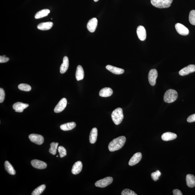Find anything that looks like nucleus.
Segmentation results:
<instances>
[{"label": "nucleus", "instance_id": "7ed1b4c3", "mask_svg": "<svg viewBox=\"0 0 195 195\" xmlns=\"http://www.w3.org/2000/svg\"><path fill=\"white\" fill-rule=\"evenodd\" d=\"M178 97V93L173 89H169L166 91L164 96V100L166 103H171L175 101Z\"/></svg>", "mask_w": 195, "mask_h": 195}, {"label": "nucleus", "instance_id": "4468645a", "mask_svg": "<svg viewBox=\"0 0 195 195\" xmlns=\"http://www.w3.org/2000/svg\"><path fill=\"white\" fill-rule=\"evenodd\" d=\"M31 163L33 167L38 169H45L47 166V164L46 163L36 159L32 161Z\"/></svg>", "mask_w": 195, "mask_h": 195}, {"label": "nucleus", "instance_id": "ddd939ff", "mask_svg": "<svg viewBox=\"0 0 195 195\" xmlns=\"http://www.w3.org/2000/svg\"><path fill=\"white\" fill-rule=\"evenodd\" d=\"M29 106L28 104L24 103L22 102H18L14 104L13 108L16 112L22 113L24 110Z\"/></svg>", "mask_w": 195, "mask_h": 195}, {"label": "nucleus", "instance_id": "dca6fc26", "mask_svg": "<svg viewBox=\"0 0 195 195\" xmlns=\"http://www.w3.org/2000/svg\"><path fill=\"white\" fill-rule=\"evenodd\" d=\"M82 168V164L81 161H77L73 166L72 172L74 175H77L81 171Z\"/></svg>", "mask_w": 195, "mask_h": 195}, {"label": "nucleus", "instance_id": "473e14b6", "mask_svg": "<svg viewBox=\"0 0 195 195\" xmlns=\"http://www.w3.org/2000/svg\"><path fill=\"white\" fill-rule=\"evenodd\" d=\"M161 172L159 170H157L151 173V177L153 180L156 181L159 179V177L161 176Z\"/></svg>", "mask_w": 195, "mask_h": 195}, {"label": "nucleus", "instance_id": "4be33fe9", "mask_svg": "<svg viewBox=\"0 0 195 195\" xmlns=\"http://www.w3.org/2000/svg\"><path fill=\"white\" fill-rule=\"evenodd\" d=\"M53 25V23L51 22H45L39 24L38 25V29L42 30H46L51 29Z\"/></svg>", "mask_w": 195, "mask_h": 195}, {"label": "nucleus", "instance_id": "412c9836", "mask_svg": "<svg viewBox=\"0 0 195 195\" xmlns=\"http://www.w3.org/2000/svg\"><path fill=\"white\" fill-rule=\"evenodd\" d=\"M84 72L82 67L80 65H78L76 73V80L78 81L84 79Z\"/></svg>", "mask_w": 195, "mask_h": 195}, {"label": "nucleus", "instance_id": "a211bd4d", "mask_svg": "<svg viewBox=\"0 0 195 195\" xmlns=\"http://www.w3.org/2000/svg\"><path fill=\"white\" fill-rule=\"evenodd\" d=\"M177 137L176 134L173 133L167 132L161 135V139L164 141H167L175 140Z\"/></svg>", "mask_w": 195, "mask_h": 195}, {"label": "nucleus", "instance_id": "c9c22d12", "mask_svg": "<svg viewBox=\"0 0 195 195\" xmlns=\"http://www.w3.org/2000/svg\"><path fill=\"white\" fill-rule=\"evenodd\" d=\"M9 60V57H6L5 55L0 56V63H6Z\"/></svg>", "mask_w": 195, "mask_h": 195}, {"label": "nucleus", "instance_id": "5701e85b", "mask_svg": "<svg viewBox=\"0 0 195 195\" xmlns=\"http://www.w3.org/2000/svg\"><path fill=\"white\" fill-rule=\"evenodd\" d=\"M98 136V130L97 128H94L91 130L90 136H89V141L92 144H94L96 142Z\"/></svg>", "mask_w": 195, "mask_h": 195}, {"label": "nucleus", "instance_id": "6ab92c4d", "mask_svg": "<svg viewBox=\"0 0 195 195\" xmlns=\"http://www.w3.org/2000/svg\"><path fill=\"white\" fill-rule=\"evenodd\" d=\"M113 94L112 89L110 87H105L101 89L99 92L100 96L107 97L111 96Z\"/></svg>", "mask_w": 195, "mask_h": 195}, {"label": "nucleus", "instance_id": "2f4dec72", "mask_svg": "<svg viewBox=\"0 0 195 195\" xmlns=\"http://www.w3.org/2000/svg\"><path fill=\"white\" fill-rule=\"evenodd\" d=\"M58 151L60 153V158H63L67 155V151L66 149L63 146H60L58 148Z\"/></svg>", "mask_w": 195, "mask_h": 195}, {"label": "nucleus", "instance_id": "b1692460", "mask_svg": "<svg viewBox=\"0 0 195 195\" xmlns=\"http://www.w3.org/2000/svg\"><path fill=\"white\" fill-rule=\"evenodd\" d=\"M69 67V60L67 56L64 57L63 63L62 64L60 67V72L63 74L67 71Z\"/></svg>", "mask_w": 195, "mask_h": 195}, {"label": "nucleus", "instance_id": "f03ea898", "mask_svg": "<svg viewBox=\"0 0 195 195\" xmlns=\"http://www.w3.org/2000/svg\"><path fill=\"white\" fill-rule=\"evenodd\" d=\"M111 117L115 124L116 125L120 124L124 118L122 108H118L115 110L112 113Z\"/></svg>", "mask_w": 195, "mask_h": 195}, {"label": "nucleus", "instance_id": "9b49d317", "mask_svg": "<svg viewBox=\"0 0 195 195\" xmlns=\"http://www.w3.org/2000/svg\"><path fill=\"white\" fill-rule=\"evenodd\" d=\"M98 25V20L97 18L91 19L88 22L87 25V29L91 33H93L96 29Z\"/></svg>", "mask_w": 195, "mask_h": 195}, {"label": "nucleus", "instance_id": "423d86ee", "mask_svg": "<svg viewBox=\"0 0 195 195\" xmlns=\"http://www.w3.org/2000/svg\"><path fill=\"white\" fill-rule=\"evenodd\" d=\"M30 141L38 145H41L44 143V138L42 135L37 134H31L29 136Z\"/></svg>", "mask_w": 195, "mask_h": 195}, {"label": "nucleus", "instance_id": "20e7f679", "mask_svg": "<svg viewBox=\"0 0 195 195\" xmlns=\"http://www.w3.org/2000/svg\"><path fill=\"white\" fill-rule=\"evenodd\" d=\"M173 0H151L152 4L159 9L168 8L171 5Z\"/></svg>", "mask_w": 195, "mask_h": 195}, {"label": "nucleus", "instance_id": "e433bc0d", "mask_svg": "<svg viewBox=\"0 0 195 195\" xmlns=\"http://www.w3.org/2000/svg\"><path fill=\"white\" fill-rule=\"evenodd\" d=\"M187 121L189 123L195 122V114L192 115L189 117Z\"/></svg>", "mask_w": 195, "mask_h": 195}, {"label": "nucleus", "instance_id": "393cba45", "mask_svg": "<svg viewBox=\"0 0 195 195\" xmlns=\"http://www.w3.org/2000/svg\"><path fill=\"white\" fill-rule=\"evenodd\" d=\"M76 123L74 122H72L62 125L60 126V128L62 130L68 131L72 130L76 127Z\"/></svg>", "mask_w": 195, "mask_h": 195}, {"label": "nucleus", "instance_id": "39448f33", "mask_svg": "<svg viewBox=\"0 0 195 195\" xmlns=\"http://www.w3.org/2000/svg\"><path fill=\"white\" fill-rule=\"evenodd\" d=\"M113 179L111 177H108L98 181L95 183V186L98 187L103 188L110 184L113 182Z\"/></svg>", "mask_w": 195, "mask_h": 195}, {"label": "nucleus", "instance_id": "58836bf2", "mask_svg": "<svg viewBox=\"0 0 195 195\" xmlns=\"http://www.w3.org/2000/svg\"><path fill=\"white\" fill-rule=\"evenodd\" d=\"M94 1H95V2H97V1H98L99 0H94Z\"/></svg>", "mask_w": 195, "mask_h": 195}, {"label": "nucleus", "instance_id": "a878e982", "mask_svg": "<svg viewBox=\"0 0 195 195\" xmlns=\"http://www.w3.org/2000/svg\"><path fill=\"white\" fill-rule=\"evenodd\" d=\"M4 167L6 170L11 175H15L16 174V171L10 163L7 161H6L4 163Z\"/></svg>", "mask_w": 195, "mask_h": 195}, {"label": "nucleus", "instance_id": "ea45409f", "mask_svg": "<svg viewBox=\"0 0 195 195\" xmlns=\"http://www.w3.org/2000/svg\"><path fill=\"white\" fill-rule=\"evenodd\" d=\"M57 157H58V156H57Z\"/></svg>", "mask_w": 195, "mask_h": 195}, {"label": "nucleus", "instance_id": "0eeeda50", "mask_svg": "<svg viewBox=\"0 0 195 195\" xmlns=\"http://www.w3.org/2000/svg\"><path fill=\"white\" fill-rule=\"evenodd\" d=\"M158 76L157 70L155 69L150 70L148 75V80L151 86H154L156 85Z\"/></svg>", "mask_w": 195, "mask_h": 195}, {"label": "nucleus", "instance_id": "7c9ffc66", "mask_svg": "<svg viewBox=\"0 0 195 195\" xmlns=\"http://www.w3.org/2000/svg\"><path fill=\"white\" fill-rule=\"evenodd\" d=\"M189 21L192 25H195V10H192L190 12L189 15Z\"/></svg>", "mask_w": 195, "mask_h": 195}, {"label": "nucleus", "instance_id": "bb28decb", "mask_svg": "<svg viewBox=\"0 0 195 195\" xmlns=\"http://www.w3.org/2000/svg\"><path fill=\"white\" fill-rule=\"evenodd\" d=\"M50 13V11L48 9H44L39 11L37 13L35 16V18L39 19L46 16Z\"/></svg>", "mask_w": 195, "mask_h": 195}, {"label": "nucleus", "instance_id": "c756f323", "mask_svg": "<svg viewBox=\"0 0 195 195\" xmlns=\"http://www.w3.org/2000/svg\"><path fill=\"white\" fill-rule=\"evenodd\" d=\"M18 88L20 90L25 91V92H29L31 90V87L28 84H21L19 85Z\"/></svg>", "mask_w": 195, "mask_h": 195}, {"label": "nucleus", "instance_id": "72a5a7b5", "mask_svg": "<svg viewBox=\"0 0 195 195\" xmlns=\"http://www.w3.org/2000/svg\"><path fill=\"white\" fill-rule=\"evenodd\" d=\"M121 195H137L133 191L129 189H125L122 191Z\"/></svg>", "mask_w": 195, "mask_h": 195}, {"label": "nucleus", "instance_id": "f8f14e48", "mask_svg": "<svg viewBox=\"0 0 195 195\" xmlns=\"http://www.w3.org/2000/svg\"><path fill=\"white\" fill-rule=\"evenodd\" d=\"M137 33L139 39L142 41H145L146 37V30L143 26L140 25L137 27Z\"/></svg>", "mask_w": 195, "mask_h": 195}, {"label": "nucleus", "instance_id": "9d476101", "mask_svg": "<svg viewBox=\"0 0 195 195\" xmlns=\"http://www.w3.org/2000/svg\"><path fill=\"white\" fill-rule=\"evenodd\" d=\"M195 71V65H188L182 69L179 72V74L181 76H184L190 73L194 72Z\"/></svg>", "mask_w": 195, "mask_h": 195}, {"label": "nucleus", "instance_id": "f704fd0d", "mask_svg": "<svg viewBox=\"0 0 195 195\" xmlns=\"http://www.w3.org/2000/svg\"><path fill=\"white\" fill-rule=\"evenodd\" d=\"M5 99V92L4 89L0 88V103H2Z\"/></svg>", "mask_w": 195, "mask_h": 195}, {"label": "nucleus", "instance_id": "c85d7f7f", "mask_svg": "<svg viewBox=\"0 0 195 195\" xmlns=\"http://www.w3.org/2000/svg\"><path fill=\"white\" fill-rule=\"evenodd\" d=\"M59 143H52L50 144V148L49 149V152L53 155L56 154L57 150Z\"/></svg>", "mask_w": 195, "mask_h": 195}, {"label": "nucleus", "instance_id": "aec40b11", "mask_svg": "<svg viewBox=\"0 0 195 195\" xmlns=\"http://www.w3.org/2000/svg\"><path fill=\"white\" fill-rule=\"evenodd\" d=\"M187 185L190 188L195 186V176L191 174H188L186 176Z\"/></svg>", "mask_w": 195, "mask_h": 195}, {"label": "nucleus", "instance_id": "1a4fd4ad", "mask_svg": "<svg viewBox=\"0 0 195 195\" xmlns=\"http://www.w3.org/2000/svg\"><path fill=\"white\" fill-rule=\"evenodd\" d=\"M175 28L179 34L182 36H186L189 33L188 29L182 24L177 23L175 25Z\"/></svg>", "mask_w": 195, "mask_h": 195}, {"label": "nucleus", "instance_id": "4c0bfd02", "mask_svg": "<svg viewBox=\"0 0 195 195\" xmlns=\"http://www.w3.org/2000/svg\"><path fill=\"white\" fill-rule=\"evenodd\" d=\"M173 194L174 195H183V194L180 190L178 189L174 190L173 191Z\"/></svg>", "mask_w": 195, "mask_h": 195}, {"label": "nucleus", "instance_id": "f3484780", "mask_svg": "<svg viewBox=\"0 0 195 195\" xmlns=\"http://www.w3.org/2000/svg\"><path fill=\"white\" fill-rule=\"evenodd\" d=\"M106 68L111 72L115 75H121L124 72V70L123 69L116 67L111 65H107Z\"/></svg>", "mask_w": 195, "mask_h": 195}, {"label": "nucleus", "instance_id": "f257e3e1", "mask_svg": "<svg viewBox=\"0 0 195 195\" xmlns=\"http://www.w3.org/2000/svg\"><path fill=\"white\" fill-rule=\"evenodd\" d=\"M126 141L125 137L123 136L114 139L108 145V149L111 152L120 149L124 146Z\"/></svg>", "mask_w": 195, "mask_h": 195}, {"label": "nucleus", "instance_id": "cd10ccee", "mask_svg": "<svg viewBox=\"0 0 195 195\" xmlns=\"http://www.w3.org/2000/svg\"><path fill=\"white\" fill-rule=\"evenodd\" d=\"M46 185H42L36 188L32 193V195H40L45 190Z\"/></svg>", "mask_w": 195, "mask_h": 195}, {"label": "nucleus", "instance_id": "2eb2a0df", "mask_svg": "<svg viewBox=\"0 0 195 195\" xmlns=\"http://www.w3.org/2000/svg\"><path fill=\"white\" fill-rule=\"evenodd\" d=\"M142 158V155L141 153H135L131 158L130 161H129V165L130 166H133L136 165L141 160Z\"/></svg>", "mask_w": 195, "mask_h": 195}, {"label": "nucleus", "instance_id": "6e6552de", "mask_svg": "<svg viewBox=\"0 0 195 195\" xmlns=\"http://www.w3.org/2000/svg\"><path fill=\"white\" fill-rule=\"evenodd\" d=\"M67 103V99L65 98H62L54 108V112L57 113L61 112L66 108Z\"/></svg>", "mask_w": 195, "mask_h": 195}]
</instances>
